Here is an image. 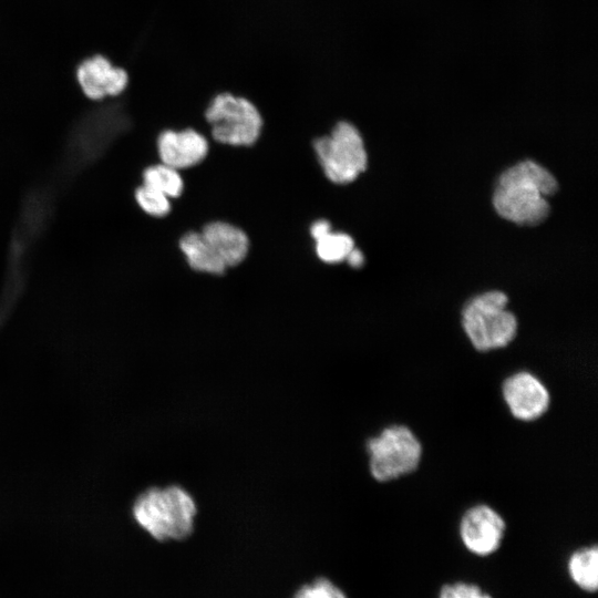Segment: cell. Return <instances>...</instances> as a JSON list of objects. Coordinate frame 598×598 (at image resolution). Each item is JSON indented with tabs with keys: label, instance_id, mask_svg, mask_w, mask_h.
I'll return each mask as SVG.
<instances>
[{
	"label": "cell",
	"instance_id": "obj_1",
	"mask_svg": "<svg viewBox=\"0 0 598 598\" xmlns=\"http://www.w3.org/2000/svg\"><path fill=\"white\" fill-rule=\"evenodd\" d=\"M558 189L554 175L533 161L520 162L502 173L494 190L497 214L520 226H536L549 215L547 197Z\"/></svg>",
	"mask_w": 598,
	"mask_h": 598
},
{
	"label": "cell",
	"instance_id": "obj_2",
	"mask_svg": "<svg viewBox=\"0 0 598 598\" xmlns=\"http://www.w3.org/2000/svg\"><path fill=\"white\" fill-rule=\"evenodd\" d=\"M196 513L192 495L175 485L151 488L140 495L133 506L136 523L161 542L188 537L194 528Z\"/></svg>",
	"mask_w": 598,
	"mask_h": 598
},
{
	"label": "cell",
	"instance_id": "obj_3",
	"mask_svg": "<svg viewBox=\"0 0 598 598\" xmlns=\"http://www.w3.org/2000/svg\"><path fill=\"white\" fill-rule=\"evenodd\" d=\"M502 291H488L471 299L462 311V326L472 346L487 352L508 346L517 334V319L507 309Z\"/></svg>",
	"mask_w": 598,
	"mask_h": 598
},
{
	"label": "cell",
	"instance_id": "obj_4",
	"mask_svg": "<svg viewBox=\"0 0 598 598\" xmlns=\"http://www.w3.org/2000/svg\"><path fill=\"white\" fill-rule=\"evenodd\" d=\"M369 468L378 482H389L414 472L421 462L422 445L405 425L384 427L367 442Z\"/></svg>",
	"mask_w": 598,
	"mask_h": 598
},
{
	"label": "cell",
	"instance_id": "obj_5",
	"mask_svg": "<svg viewBox=\"0 0 598 598\" xmlns=\"http://www.w3.org/2000/svg\"><path fill=\"white\" fill-rule=\"evenodd\" d=\"M318 161L328 177L336 184L353 182L368 164L363 140L355 126L338 123L329 136L315 141Z\"/></svg>",
	"mask_w": 598,
	"mask_h": 598
},
{
	"label": "cell",
	"instance_id": "obj_6",
	"mask_svg": "<svg viewBox=\"0 0 598 598\" xmlns=\"http://www.w3.org/2000/svg\"><path fill=\"white\" fill-rule=\"evenodd\" d=\"M215 141L231 146H250L259 137L262 120L247 99L221 93L214 97L205 113Z\"/></svg>",
	"mask_w": 598,
	"mask_h": 598
},
{
	"label": "cell",
	"instance_id": "obj_7",
	"mask_svg": "<svg viewBox=\"0 0 598 598\" xmlns=\"http://www.w3.org/2000/svg\"><path fill=\"white\" fill-rule=\"evenodd\" d=\"M505 529L503 517L486 504H477L466 509L458 527L465 548L480 557L489 556L501 547Z\"/></svg>",
	"mask_w": 598,
	"mask_h": 598
},
{
	"label": "cell",
	"instance_id": "obj_8",
	"mask_svg": "<svg viewBox=\"0 0 598 598\" xmlns=\"http://www.w3.org/2000/svg\"><path fill=\"white\" fill-rule=\"evenodd\" d=\"M502 394L512 415L524 422L539 419L550 403L545 384L527 371L515 372L507 377L502 384Z\"/></svg>",
	"mask_w": 598,
	"mask_h": 598
},
{
	"label": "cell",
	"instance_id": "obj_9",
	"mask_svg": "<svg viewBox=\"0 0 598 598\" xmlns=\"http://www.w3.org/2000/svg\"><path fill=\"white\" fill-rule=\"evenodd\" d=\"M76 80L84 95L93 101L120 95L128 84V75L105 56L85 59L76 69Z\"/></svg>",
	"mask_w": 598,
	"mask_h": 598
},
{
	"label": "cell",
	"instance_id": "obj_10",
	"mask_svg": "<svg viewBox=\"0 0 598 598\" xmlns=\"http://www.w3.org/2000/svg\"><path fill=\"white\" fill-rule=\"evenodd\" d=\"M161 163L175 169L188 168L200 163L208 153V142L192 128L162 132L156 142Z\"/></svg>",
	"mask_w": 598,
	"mask_h": 598
},
{
	"label": "cell",
	"instance_id": "obj_11",
	"mask_svg": "<svg viewBox=\"0 0 598 598\" xmlns=\"http://www.w3.org/2000/svg\"><path fill=\"white\" fill-rule=\"evenodd\" d=\"M200 233L226 267L240 264L247 256L249 240L240 228L226 221H213Z\"/></svg>",
	"mask_w": 598,
	"mask_h": 598
},
{
	"label": "cell",
	"instance_id": "obj_12",
	"mask_svg": "<svg viewBox=\"0 0 598 598\" xmlns=\"http://www.w3.org/2000/svg\"><path fill=\"white\" fill-rule=\"evenodd\" d=\"M179 248L194 270L220 275L227 268L202 233L190 231L184 235L179 240Z\"/></svg>",
	"mask_w": 598,
	"mask_h": 598
},
{
	"label": "cell",
	"instance_id": "obj_13",
	"mask_svg": "<svg viewBox=\"0 0 598 598\" xmlns=\"http://www.w3.org/2000/svg\"><path fill=\"white\" fill-rule=\"evenodd\" d=\"M567 570L573 582L586 592L598 588V548L596 545L581 547L568 558Z\"/></svg>",
	"mask_w": 598,
	"mask_h": 598
},
{
	"label": "cell",
	"instance_id": "obj_14",
	"mask_svg": "<svg viewBox=\"0 0 598 598\" xmlns=\"http://www.w3.org/2000/svg\"><path fill=\"white\" fill-rule=\"evenodd\" d=\"M142 184L152 187L168 198L182 195L184 183L177 169L163 163L151 165L143 171Z\"/></svg>",
	"mask_w": 598,
	"mask_h": 598
},
{
	"label": "cell",
	"instance_id": "obj_15",
	"mask_svg": "<svg viewBox=\"0 0 598 598\" xmlns=\"http://www.w3.org/2000/svg\"><path fill=\"white\" fill-rule=\"evenodd\" d=\"M353 248V239L344 233L330 231L316 240V254L320 260L327 264H337L346 260Z\"/></svg>",
	"mask_w": 598,
	"mask_h": 598
},
{
	"label": "cell",
	"instance_id": "obj_16",
	"mask_svg": "<svg viewBox=\"0 0 598 598\" xmlns=\"http://www.w3.org/2000/svg\"><path fill=\"white\" fill-rule=\"evenodd\" d=\"M134 199L137 206L152 217H164L171 212L169 198L143 184L135 189Z\"/></svg>",
	"mask_w": 598,
	"mask_h": 598
},
{
	"label": "cell",
	"instance_id": "obj_17",
	"mask_svg": "<svg viewBox=\"0 0 598 598\" xmlns=\"http://www.w3.org/2000/svg\"><path fill=\"white\" fill-rule=\"evenodd\" d=\"M293 598H347L346 594L327 578H318L302 586Z\"/></svg>",
	"mask_w": 598,
	"mask_h": 598
},
{
	"label": "cell",
	"instance_id": "obj_18",
	"mask_svg": "<svg viewBox=\"0 0 598 598\" xmlns=\"http://www.w3.org/2000/svg\"><path fill=\"white\" fill-rule=\"evenodd\" d=\"M439 598H493L480 586L465 581L445 584L440 589Z\"/></svg>",
	"mask_w": 598,
	"mask_h": 598
},
{
	"label": "cell",
	"instance_id": "obj_19",
	"mask_svg": "<svg viewBox=\"0 0 598 598\" xmlns=\"http://www.w3.org/2000/svg\"><path fill=\"white\" fill-rule=\"evenodd\" d=\"M331 231V225L328 220H318L310 228L311 237L318 240Z\"/></svg>",
	"mask_w": 598,
	"mask_h": 598
},
{
	"label": "cell",
	"instance_id": "obj_20",
	"mask_svg": "<svg viewBox=\"0 0 598 598\" xmlns=\"http://www.w3.org/2000/svg\"><path fill=\"white\" fill-rule=\"evenodd\" d=\"M346 260L349 262L350 266H352L354 268H359V267H361L363 265L364 257H363L362 252L354 247L350 251V254L348 255Z\"/></svg>",
	"mask_w": 598,
	"mask_h": 598
}]
</instances>
